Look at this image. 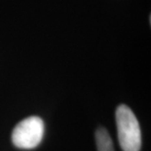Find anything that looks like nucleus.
<instances>
[{
	"instance_id": "f257e3e1",
	"label": "nucleus",
	"mask_w": 151,
	"mask_h": 151,
	"mask_svg": "<svg viewBox=\"0 0 151 151\" xmlns=\"http://www.w3.org/2000/svg\"><path fill=\"white\" fill-rule=\"evenodd\" d=\"M116 124L119 145L124 151H139L142 140L139 121L133 111L126 105L116 110Z\"/></svg>"
},
{
	"instance_id": "f03ea898",
	"label": "nucleus",
	"mask_w": 151,
	"mask_h": 151,
	"mask_svg": "<svg viewBox=\"0 0 151 151\" xmlns=\"http://www.w3.org/2000/svg\"><path fill=\"white\" fill-rule=\"evenodd\" d=\"M45 124L39 117H29L19 122L12 133V142L19 149L36 148L43 139Z\"/></svg>"
},
{
	"instance_id": "7ed1b4c3",
	"label": "nucleus",
	"mask_w": 151,
	"mask_h": 151,
	"mask_svg": "<svg viewBox=\"0 0 151 151\" xmlns=\"http://www.w3.org/2000/svg\"><path fill=\"white\" fill-rule=\"evenodd\" d=\"M95 138L97 151H114L113 140L107 129L103 127L98 128L96 131Z\"/></svg>"
}]
</instances>
